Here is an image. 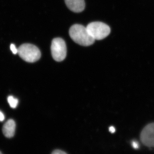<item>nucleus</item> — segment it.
<instances>
[{"label": "nucleus", "mask_w": 154, "mask_h": 154, "mask_svg": "<svg viewBox=\"0 0 154 154\" xmlns=\"http://www.w3.org/2000/svg\"><path fill=\"white\" fill-rule=\"evenodd\" d=\"M0 154H3L2 153V152H1V151H0Z\"/></svg>", "instance_id": "obj_14"}, {"label": "nucleus", "mask_w": 154, "mask_h": 154, "mask_svg": "<svg viewBox=\"0 0 154 154\" xmlns=\"http://www.w3.org/2000/svg\"><path fill=\"white\" fill-rule=\"evenodd\" d=\"M5 116L2 111H0V122H2L5 120Z\"/></svg>", "instance_id": "obj_12"}, {"label": "nucleus", "mask_w": 154, "mask_h": 154, "mask_svg": "<svg viewBox=\"0 0 154 154\" xmlns=\"http://www.w3.org/2000/svg\"><path fill=\"white\" fill-rule=\"evenodd\" d=\"M51 49L52 57L56 61H62L66 57V44L62 38H54L52 41Z\"/></svg>", "instance_id": "obj_4"}, {"label": "nucleus", "mask_w": 154, "mask_h": 154, "mask_svg": "<svg viewBox=\"0 0 154 154\" xmlns=\"http://www.w3.org/2000/svg\"><path fill=\"white\" fill-rule=\"evenodd\" d=\"M87 28L88 32L95 40H102L106 38L110 33L109 26L102 22H91Z\"/></svg>", "instance_id": "obj_3"}, {"label": "nucleus", "mask_w": 154, "mask_h": 154, "mask_svg": "<svg viewBox=\"0 0 154 154\" xmlns=\"http://www.w3.org/2000/svg\"><path fill=\"white\" fill-rule=\"evenodd\" d=\"M51 154H67L65 152L60 150H55L52 152Z\"/></svg>", "instance_id": "obj_11"}, {"label": "nucleus", "mask_w": 154, "mask_h": 154, "mask_svg": "<svg viewBox=\"0 0 154 154\" xmlns=\"http://www.w3.org/2000/svg\"><path fill=\"white\" fill-rule=\"evenodd\" d=\"M16 124L13 119L8 120L3 125V134L6 137L11 138L14 136L16 131Z\"/></svg>", "instance_id": "obj_7"}, {"label": "nucleus", "mask_w": 154, "mask_h": 154, "mask_svg": "<svg viewBox=\"0 0 154 154\" xmlns=\"http://www.w3.org/2000/svg\"><path fill=\"white\" fill-rule=\"evenodd\" d=\"M8 101L9 105L12 108H16L18 105V103H19L18 99L14 98L12 96H9L8 97Z\"/></svg>", "instance_id": "obj_8"}, {"label": "nucleus", "mask_w": 154, "mask_h": 154, "mask_svg": "<svg viewBox=\"0 0 154 154\" xmlns=\"http://www.w3.org/2000/svg\"><path fill=\"white\" fill-rule=\"evenodd\" d=\"M109 131H110L111 133H114L115 132V128L114 127L111 126L109 128Z\"/></svg>", "instance_id": "obj_13"}, {"label": "nucleus", "mask_w": 154, "mask_h": 154, "mask_svg": "<svg viewBox=\"0 0 154 154\" xmlns=\"http://www.w3.org/2000/svg\"><path fill=\"white\" fill-rule=\"evenodd\" d=\"M10 48H11V51H12L14 54H18V48H16L15 45L11 44V46H10Z\"/></svg>", "instance_id": "obj_9"}, {"label": "nucleus", "mask_w": 154, "mask_h": 154, "mask_svg": "<svg viewBox=\"0 0 154 154\" xmlns=\"http://www.w3.org/2000/svg\"><path fill=\"white\" fill-rule=\"evenodd\" d=\"M66 5L70 11L75 13L82 12L85 9L84 0H64Z\"/></svg>", "instance_id": "obj_6"}, {"label": "nucleus", "mask_w": 154, "mask_h": 154, "mask_svg": "<svg viewBox=\"0 0 154 154\" xmlns=\"http://www.w3.org/2000/svg\"><path fill=\"white\" fill-rule=\"evenodd\" d=\"M18 54L22 59L28 63L37 61L41 55L38 48L29 43H25L20 45L18 48Z\"/></svg>", "instance_id": "obj_2"}, {"label": "nucleus", "mask_w": 154, "mask_h": 154, "mask_svg": "<svg viewBox=\"0 0 154 154\" xmlns=\"http://www.w3.org/2000/svg\"><path fill=\"white\" fill-rule=\"evenodd\" d=\"M140 140L146 146L154 147V123L147 125L140 134Z\"/></svg>", "instance_id": "obj_5"}, {"label": "nucleus", "mask_w": 154, "mask_h": 154, "mask_svg": "<svg viewBox=\"0 0 154 154\" xmlns=\"http://www.w3.org/2000/svg\"><path fill=\"white\" fill-rule=\"evenodd\" d=\"M131 145H132L133 148L134 149H138L139 147L138 143L135 140H133L131 142Z\"/></svg>", "instance_id": "obj_10"}, {"label": "nucleus", "mask_w": 154, "mask_h": 154, "mask_svg": "<svg viewBox=\"0 0 154 154\" xmlns=\"http://www.w3.org/2000/svg\"><path fill=\"white\" fill-rule=\"evenodd\" d=\"M69 34L75 42L82 46H90L95 42V39L90 35L87 28L82 25H73L70 28Z\"/></svg>", "instance_id": "obj_1"}]
</instances>
